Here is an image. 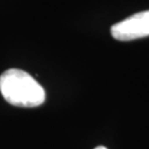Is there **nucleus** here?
<instances>
[{
  "label": "nucleus",
  "instance_id": "obj_1",
  "mask_svg": "<svg viewBox=\"0 0 149 149\" xmlns=\"http://www.w3.org/2000/svg\"><path fill=\"white\" fill-rule=\"evenodd\" d=\"M0 93L13 106L37 107L45 101L43 87L26 71L9 69L0 75Z\"/></svg>",
  "mask_w": 149,
  "mask_h": 149
},
{
  "label": "nucleus",
  "instance_id": "obj_2",
  "mask_svg": "<svg viewBox=\"0 0 149 149\" xmlns=\"http://www.w3.org/2000/svg\"><path fill=\"white\" fill-rule=\"evenodd\" d=\"M112 36L118 41H133L149 36V10L141 11L115 23L111 29Z\"/></svg>",
  "mask_w": 149,
  "mask_h": 149
},
{
  "label": "nucleus",
  "instance_id": "obj_3",
  "mask_svg": "<svg viewBox=\"0 0 149 149\" xmlns=\"http://www.w3.org/2000/svg\"><path fill=\"white\" fill-rule=\"evenodd\" d=\"M94 149H107L106 147H104V146H98V147H96Z\"/></svg>",
  "mask_w": 149,
  "mask_h": 149
}]
</instances>
